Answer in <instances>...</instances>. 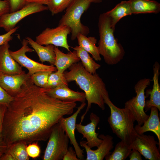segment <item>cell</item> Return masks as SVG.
Wrapping results in <instances>:
<instances>
[{
  "label": "cell",
  "instance_id": "obj_27",
  "mask_svg": "<svg viewBox=\"0 0 160 160\" xmlns=\"http://www.w3.org/2000/svg\"><path fill=\"white\" fill-rule=\"evenodd\" d=\"M27 144L22 142L15 143L7 148L5 153L10 154L14 160H28L29 157L26 149Z\"/></svg>",
  "mask_w": 160,
  "mask_h": 160
},
{
  "label": "cell",
  "instance_id": "obj_14",
  "mask_svg": "<svg viewBox=\"0 0 160 160\" xmlns=\"http://www.w3.org/2000/svg\"><path fill=\"white\" fill-rule=\"evenodd\" d=\"M103 141L101 144L95 150H92L86 143V141L80 142L81 146L84 148L87 154L86 160H103L105 156L111 153L113 148V137L109 135L101 134L98 135Z\"/></svg>",
  "mask_w": 160,
  "mask_h": 160
},
{
  "label": "cell",
  "instance_id": "obj_2",
  "mask_svg": "<svg viewBox=\"0 0 160 160\" xmlns=\"http://www.w3.org/2000/svg\"><path fill=\"white\" fill-rule=\"evenodd\" d=\"M68 69L69 71L63 73L66 80L68 83L75 81L84 91L87 102L85 111L81 117V123L92 104L97 105L102 110L105 109L104 97L109 95L105 83L99 75L96 72H88L81 62L73 64Z\"/></svg>",
  "mask_w": 160,
  "mask_h": 160
},
{
  "label": "cell",
  "instance_id": "obj_33",
  "mask_svg": "<svg viewBox=\"0 0 160 160\" xmlns=\"http://www.w3.org/2000/svg\"><path fill=\"white\" fill-rule=\"evenodd\" d=\"M26 151L29 156L34 159L39 157L40 153V147L36 143H33L27 146Z\"/></svg>",
  "mask_w": 160,
  "mask_h": 160
},
{
  "label": "cell",
  "instance_id": "obj_30",
  "mask_svg": "<svg viewBox=\"0 0 160 160\" xmlns=\"http://www.w3.org/2000/svg\"><path fill=\"white\" fill-rule=\"evenodd\" d=\"M52 72L49 71L38 72L31 75L30 78L36 86L45 88L47 84L49 76Z\"/></svg>",
  "mask_w": 160,
  "mask_h": 160
},
{
  "label": "cell",
  "instance_id": "obj_9",
  "mask_svg": "<svg viewBox=\"0 0 160 160\" xmlns=\"http://www.w3.org/2000/svg\"><path fill=\"white\" fill-rule=\"evenodd\" d=\"M48 9L47 6L36 3H28L16 11L5 13L0 17V28L8 32L14 28L22 19L30 15Z\"/></svg>",
  "mask_w": 160,
  "mask_h": 160
},
{
  "label": "cell",
  "instance_id": "obj_20",
  "mask_svg": "<svg viewBox=\"0 0 160 160\" xmlns=\"http://www.w3.org/2000/svg\"><path fill=\"white\" fill-rule=\"evenodd\" d=\"M54 51L55 60L54 65L56 66L57 71L62 73H63L72 64L80 60L75 50L65 54L61 51L57 47L55 46Z\"/></svg>",
  "mask_w": 160,
  "mask_h": 160
},
{
  "label": "cell",
  "instance_id": "obj_3",
  "mask_svg": "<svg viewBox=\"0 0 160 160\" xmlns=\"http://www.w3.org/2000/svg\"><path fill=\"white\" fill-rule=\"evenodd\" d=\"M98 27L100 39L98 47L100 54L107 64H116L123 59L125 51L115 37V28L112 26L110 18L106 13L100 15Z\"/></svg>",
  "mask_w": 160,
  "mask_h": 160
},
{
  "label": "cell",
  "instance_id": "obj_18",
  "mask_svg": "<svg viewBox=\"0 0 160 160\" xmlns=\"http://www.w3.org/2000/svg\"><path fill=\"white\" fill-rule=\"evenodd\" d=\"M148 118L141 125H136L135 130L138 134H144L151 131L154 133L158 140L159 149L160 148V122L159 116L158 109L156 107H152Z\"/></svg>",
  "mask_w": 160,
  "mask_h": 160
},
{
  "label": "cell",
  "instance_id": "obj_17",
  "mask_svg": "<svg viewBox=\"0 0 160 160\" xmlns=\"http://www.w3.org/2000/svg\"><path fill=\"white\" fill-rule=\"evenodd\" d=\"M47 92L52 97L63 101L82 103L86 100L84 92L73 91L65 84H61L53 88L47 89Z\"/></svg>",
  "mask_w": 160,
  "mask_h": 160
},
{
  "label": "cell",
  "instance_id": "obj_31",
  "mask_svg": "<svg viewBox=\"0 0 160 160\" xmlns=\"http://www.w3.org/2000/svg\"><path fill=\"white\" fill-rule=\"evenodd\" d=\"M6 108V105H0V151L4 153L7 147L4 144L2 135V124L4 114Z\"/></svg>",
  "mask_w": 160,
  "mask_h": 160
},
{
  "label": "cell",
  "instance_id": "obj_16",
  "mask_svg": "<svg viewBox=\"0 0 160 160\" xmlns=\"http://www.w3.org/2000/svg\"><path fill=\"white\" fill-rule=\"evenodd\" d=\"M30 76L25 72L14 75L0 73V84L9 95L14 97L21 91L22 86Z\"/></svg>",
  "mask_w": 160,
  "mask_h": 160
},
{
  "label": "cell",
  "instance_id": "obj_19",
  "mask_svg": "<svg viewBox=\"0 0 160 160\" xmlns=\"http://www.w3.org/2000/svg\"><path fill=\"white\" fill-rule=\"evenodd\" d=\"M160 66L157 62L154 63L153 67V85L151 90L148 92L150 95L149 99L145 101L144 110L147 111L152 106L156 107L160 111V87L159 82Z\"/></svg>",
  "mask_w": 160,
  "mask_h": 160
},
{
  "label": "cell",
  "instance_id": "obj_34",
  "mask_svg": "<svg viewBox=\"0 0 160 160\" xmlns=\"http://www.w3.org/2000/svg\"><path fill=\"white\" fill-rule=\"evenodd\" d=\"M13 97L9 95L0 84V105H8L13 100Z\"/></svg>",
  "mask_w": 160,
  "mask_h": 160
},
{
  "label": "cell",
  "instance_id": "obj_6",
  "mask_svg": "<svg viewBox=\"0 0 160 160\" xmlns=\"http://www.w3.org/2000/svg\"><path fill=\"white\" fill-rule=\"evenodd\" d=\"M49 138L43 160H63L68 148L69 140L59 122L53 127Z\"/></svg>",
  "mask_w": 160,
  "mask_h": 160
},
{
  "label": "cell",
  "instance_id": "obj_1",
  "mask_svg": "<svg viewBox=\"0 0 160 160\" xmlns=\"http://www.w3.org/2000/svg\"><path fill=\"white\" fill-rule=\"evenodd\" d=\"M47 89L35 85L30 77L6 105L2 135L7 148L19 142L46 141L61 118L73 113L76 102L54 98Z\"/></svg>",
  "mask_w": 160,
  "mask_h": 160
},
{
  "label": "cell",
  "instance_id": "obj_36",
  "mask_svg": "<svg viewBox=\"0 0 160 160\" xmlns=\"http://www.w3.org/2000/svg\"><path fill=\"white\" fill-rule=\"evenodd\" d=\"M63 160H80L77 157L75 151L71 147H68L63 158Z\"/></svg>",
  "mask_w": 160,
  "mask_h": 160
},
{
  "label": "cell",
  "instance_id": "obj_42",
  "mask_svg": "<svg viewBox=\"0 0 160 160\" xmlns=\"http://www.w3.org/2000/svg\"><path fill=\"white\" fill-rule=\"evenodd\" d=\"M4 154L3 153L0 151V157Z\"/></svg>",
  "mask_w": 160,
  "mask_h": 160
},
{
  "label": "cell",
  "instance_id": "obj_35",
  "mask_svg": "<svg viewBox=\"0 0 160 160\" xmlns=\"http://www.w3.org/2000/svg\"><path fill=\"white\" fill-rule=\"evenodd\" d=\"M19 27H15L11 30L7 32L5 34L0 35V46L7 42H9L12 39V35L15 32Z\"/></svg>",
  "mask_w": 160,
  "mask_h": 160
},
{
  "label": "cell",
  "instance_id": "obj_5",
  "mask_svg": "<svg viewBox=\"0 0 160 160\" xmlns=\"http://www.w3.org/2000/svg\"><path fill=\"white\" fill-rule=\"evenodd\" d=\"M91 3L90 0H74L59 21L58 25H67L70 28L72 40L76 39L79 34L87 36L89 33V29L81 23V18Z\"/></svg>",
  "mask_w": 160,
  "mask_h": 160
},
{
  "label": "cell",
  "instance_id": "obj_41",
  "mask_svg": "<svg viewBox=\"0 0 160 160\" xmlns=\"http://www.w3.org/2000/svg\"><path fill=\"white\" fill-rule=\"evenodd\" d=\"M91 3H99L102 1V0H90Z\"/></svg>",
  "mask_w": 160,
  "mask_h": 160
},
{
  "label": "cell",
  "instance_id": "obj_12",
  "mask_svg": "<svg viewBox=\"0 0 160 160\" xmlns=\"http://www.w3.org/2000/svg\"><path fill=\"white\" fill-rule=\"evenodd\" d=\"M86 105V103L85 102L82 103L73 114L68 117H62L59 121L68 135L71 144L73 145L77 157L80 160H83L84 159L83 151L80 148L76 141L75 136V131L78 115Z\"/></svg>",
  "mask_w": 160,
  "mask_h": 160
},
{
  "label": "cell",
  "instance_id": "obj_43",
  "mask_svg": "<svg viewBox=\"0 0 160 160\" xmlns=\"http://www.w3.org/2000/svg\"><path fill=\"white\" fill-rule=\"evenodd\" d=\"M49 0V1L51 0Z\"/></svg>",
  "mask_w": 160,
  "mask_h": 160
},
{
  "label": "cell",
  "instance_id": "obj_22",
  "mask_svg": "<svg viewBox=\"0 0 160 160\" xmlns=\"http://www.w3.org/2000/svg\"><path fill=\"white\" fill-rule=\"evenodd\" d=\"M132 13H157L160 11V4L154 0H129Z\"/></svg>",
  "mask_w": 160,
  "mask_h": 160
},
{
  "label": "cell",
  "instance_id": "obj_13",
  "mask_svg": "<svg viewBox=\"0 0 160 160\" xmlns=\"http://www.w3.org/2000/svg\"><path fill=\"white\" fill-rule=\"evenodd\" d=\"M90 122L86 125L82 123L76 124L77 131L81 134L83 138L87 140L86 143L90 148L98 147L102 143L103 140L98 137V133L96 132V129L100 121V118L96 114L92 112L90 115Z\"/></svg>",
  "mask_w": 160,
  "mask_h": 160
},
{
  "label": "cell",
  "instance_id": "obj_40",
  "mask_svg": "<svg viewBox=\"0 0 160 160\" xmlns=\"http://www.w3.org/2000/svg\"><path fill=\"white\" fill-rule=\"evenodd\" d=\"M0 160H14V159L10 154L4 153L0 157Z\"/></svg>",
  "mask_w": 160,
  "mask_h": 160
},
{
  "label": "cell",
  "instance_id": "obj_38",
  "mask_svg": "<svg viewBox=\"0 0 160 160\" xmlns=\"http://www.w3.org/2000/svg\"><path fill=\"white\" fill-rule=\"evenodd\" d=\"M130 160H142L141 154L136 150L133 149L129 155Z\"/></svg>",
  "mask_w": 160,
  "mask_h": 160
},
{
  "label": "cell",
  "instance_id": "obj_10",
  "mask_svg": "<svg viewBox=\"0 0 160 160\" xmlns=\"http://www.w3.org/2000/svg\"><path fill=\"white\" fill-rule=\"evenodd\" d=\"M71 33L70 28L67 25H58L52 28L48 27L36 37L35 41L41 45L52 44L71 52L67 40V36Z\"/></svg>",
  "mask_w": 160,
  "mask_h": 160
},
{
  "label": "cell",
  "instance_id": "obj_29",
  "mask_svg": "<svg viewBox=\"0 0 160 160\" xmlns=\"http://www.w3.org/2000/svg\"><path fill=\"white\" fill-rule=\"evenodd\" d=\"M74 0H51L47 4L48 9L52 15L66 9Z\"/></svg>",
  "mask_w": 160,
  "mask_h": 160
},
{
  "label": "cell",
  "instance_id": "obj_25",
  "mask_svg": "<svg viewBox=\"0 0 160 160\" xmlns=\"http://www.w3.org/2000/svg\"><path fill=\"white\" fill-rule=\"evenodd\" d=\"M72 48L76 51L82 65L88 72L91 73H94L100 68V65L96 63L89 53L81 47L76 46Z\"/></svg>",
  "mask_w": 160,
  "mask_h": 160
},
{
  "label": "cell",
  "instance_id": "obj_32",
  "mask_svg": "<svg viewBox=\"0 0 160 160\" xmlns=\"http://www.w3.org/2000/svg\"><path fill=\"white\" fill-rule=\"evenodd\" d=\"M9 5L10 12L17 11L24 7L27 3L26 0H4Z\"/></svg>",
  "mask_w": 160,
  "mask_h": 160
},
{
  "label": "cell",
  "instance_id": "obj_7",
  "mask_svg": "<svg viewBox=\"0 0 160 160\" xmlns=\"http://www.w3.org/2000/svg\"><path fill=\"white\" fill-rule=\"evenodd\" d=\"M151 80L144 78L139 80L134 87L135 96L127 101L124 108L127 109L133 116L137 125H142L148 118L149 116L145 111V90L150 85Z\"/></svg>",
  "mask_w": 160,
  "mask_h": 160
},
{
  "label": "cell",
  "instance_id": "obj_39",
  "mask_svg": "<svg viewBox=\"0 0 160 160\" xmlns=\"http://www.w3.org/2000/svg\"><path fill=\"white\" fill-rule=\"evenodd\" d=\"M28 3H36L43 5H47L49 2V0H26Z\"/></svg>",
  "mask_w": 160,
  "mask_h": 160
},
{
  "label": "cell",
  "instance_id": "obj_21",
  "mask_svg": "<svg viewBox=\"0 0 160 160\" xmlns=\"http://www.w3.org/2000/svg\"><path fill=\"white\" fill-rule=\"evenodd\" d=\"M28 44L37 53L39 60L42 63L49 62L51 65H54L55 60V46L52 44L46 45L45 46L40 44L29 37H26Z\"/></svg>",
  "mask_w": 160,
  "mask_h": 160
},
{
  "label": "cell",
  "instance_id": "obj_15",
  "mask_svg": "<svg viewBox=\"0 0 160 160\" xmlns=\"http://www.w3.org/2000/svg\"><path fill=\"white\" fill-rule=\"evenodd\" d=\"M9 47L8 42L0 46V73L14 75L25 72L11 55Z\"/></svg>",
  "mask_w": 160,
  "mask_h": 160
},
{
  "label": "cell",
  "instance_id": "obj_28",
  "mask_svg": "<svg viewBox=\"0 0 160 160\" xmlns=\"http://www.w3.org/2000/svg\"><path fill=\"white\" fill-rule=\"evenodd\" d=\"M62 84L68 85V82L63 73H62L57 71L50 74L47 84L44 88L52 89Z\"/></svg>",
  "mask_w": 160,
  "mask_h": 160
},
{
  "label": "cell",
  "instance_id": "obj_11",
  "mask_svg": "<svg viewBox=\"0 0 160 160\" xmlns=\"http://www.w3.org/2000/svg\"><path fill=\"white\" fill-rule=\"evenodd\" d=\"M157 145L158 143L153 136L142 134H137L130 145L132 149L137 150L146 159L160 160V150L157 147Z\"/></svg>",
  "mask_w": 160,
  "mask_h": 160
},
{
  "label": "cell",
  "instance_id": "obj_37",
  "mask_svg": "<svg viewBox=\"0 0 160 160\" xmlns=\"http://www.w3.org/2000/svg\"><path fill=\"white\" fill-rule=\"evenodd\" d=\"M9 12L10 8L8 3L4 0H0V17Z\"/></svg>",
  "mask_w": 160,
  "mask_h": 160
},
{
  "label": "cell",
  "instance_id": "obj_23",
  "mask_svg": "<svg viewBox=\"0 0 160 160\" xmlns=\"http://www.w3.org/2000/svg\"><path fill=\"white\" fill-rule=\"evenodd\" d=\"M105 13L110 18L112 26L115 28L116 24L121 19L132 14L130 2L129 0L122 1Z\"/></svg>",
  "mask_w": 160,
  "mask_h": 160
},
{
  "label": "cell",
  "instance_id": "obj_26",
  "mask_svg": "<svg viewBox=\"0 0 160 160\" xmlns=\"http://www.w3.org/2000/svg\"><path fill=\"white\" fill-rule=\"evenodd\" d=\"M132 150L130 145L121 140L116 145L113 152L105 158L106 160H124L129 156Z\"/></svg>",
  "mask_w": 160,
  "mask_h": 160
},
{
  "label": "cell",
  "instance_id": "obj_24",
  "mask_svg": "<svg viewBox=\"0 0 160 160\" xmlns=\"http://www.w3.org/2000/svg\"><path fill=\"white\" fill-rule=\"evenodd\" d=\"M79 46L91 54L93 58L97 61L101 60L98 47L96 45L97 39L94 37H87L85 35L79 34L77 36Z\"/></svg>",
  "mask_w": 160,
  "mask_h": 160
},
{
  "label": "cell",
  "instance_id": "obj_8",
  "mask_svg": "<svg viewBox=\"0 0 160 160\" xmlns=\"http://www.w3.org/2000/svg\"><path fill=\"white\" fill-rule=\"evenodd\" d=\"M21 47L17 50L9 51L13 58L22 67H24L28 71V73L31 75L39 71H49L52 72L57 71L54 65H47L34 61L28 57L26 55L27 52L34 51L28 46V42L26 39H24L22 42Z\"/></svg>",
  "mask_w": 160,
  "mask_h": 160
},
{
  "label": "cell",
  "instance_id": "obj_4",
  "mask_svg": "<svg viewBox=\"0 0 160 160\" xmlns=\"http://www.w3.org/2000/svg\"><path fill=\"white\" fill-rule=\"evenodd\" d=\"M104 101L110 110L108 121L113 133L121 140L131 145L137 135L135 129V121L133 116L127 108H121L115 106L109 95L104 97Z\"/></svg>",
  "mask_w": 160,
  "mask_h": 160
}]
</instances>
